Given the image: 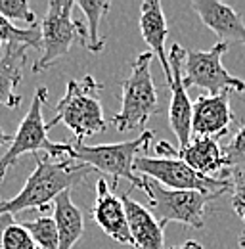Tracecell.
<instances>
[{"label": "cell", "mask_w": 245, "mask_h": 249, "mask_svg": "<svg viewBox=\"0 0 245 249\" xmlns=\"http://www.w3.org/2000/svg\"><path fill=\"white\" fill-rule=\"evenodd\" d=\"M35 159L36 169L25 180L21 192L10 199H0V217H16L27 209H36L44 215L60 194L71 190L75 184H81L94 171L92 167L71 157L52 159L50 156L36 154Z\"/></svg>", "instance_id": "6da1fadb"}, {"label": "cell", "mask_w": 245, "mask_h": 249, "mask_svg": "<svg viewBox=\"0 0 245 249\" xmlns=\"http://www.w3.org/2000/svg\"><path fill=\"white\" fill-rule=\"evenodd\" d=\"M153 136L155 134L152 130H144L134 140L119 144H98V146H87L81 140H77L71 146L69 157L83 165H88L94 171L111 177V190H117L119 180L124 178L132 184V188L144 192V177L136 175L134 161L138 156H142V152L148 150Z\"/></svg>", "instance_id": "7a4b0ae2"}, {"label": "cell", "mask_w": 245, "mask_h": 249, "mask_svg": "<svg viewBox=\"0 0 245 249\" xmlns=\"http://www.w3.org/2000/svg\"><path fill=\"white\" fill-rule=\"evenodd\" d=\"M104 85L92 75H85L81 81L71 79L67 90L56 106V117L48 123V128L56 124H65L77 140H85L92 134L104 132L107 121L104 117V107L100 102V92Z\"/></svg>", "instance_id": "3957f363"}, {"label": "cell", "mask_w": 245, "mask_h": 249, "mask_svg": "<svg viewBox=\"0 0 245 249\" xmlns=\"http://www.w3.org/2000/svg\"><path fill=\"white\" fill-rule=\"evenodd\" d=\"M152 62L153 52H142L130 63V75L122 83L121 109L111 119L119 132L142 128L161 109L150 69Z\"/></svg>", "instance_id": "277c9868"}, {"label": "cell", "mask_w": 245, "mask_h": 249, "mask_svg": "<svg viewBox=\"0 0 245 249\" xmlns=\"http://www.w3.org/2000/svg\"><path fill=\"white\" fill-rule=\"evenodd\" d=\"M48 100V90L44 87H38L33 94L29 111L21 119L18 126V132L14 134V140L8 148V152L0 157V180H4L6 171L25 154L36 156V152H46V156L52 159H67L71 154L69 144H54L48 138V123L42 117V107Z\"/></svg>", "instance_id": "5b68a950"}, {"label": "cell", "mask_w": 245, "mask_h": 249, "mask_svg": "<svg viewBox=\"0 0 245 249\" xmlns=\"http://www.w3.org/2000/svg\"><path fill=\"white\" fill-rule=\"evenodd\" d=\"M75 6L77 2L71 0L48 2V12L40 25L42 33L40 58L33 63V73L50 69L60 58L69 54L75 40H81L85 46H88V31L85 29V23L73 18Z\"/></svg>", "instance_id": "8992f818"}, {"label": "cell", "mask_w": 245, "mask_h": 249, "mask_svg": "<svg viewBox=\"0 0 245 249\" xmlns=\"http://www.w3.org/2000/svg\"><path fill=\"white\" fill-rule=\"evenodd\" d=\"M144 192L148 196V209L165 228L169 222H180L190 228H203L207 205L216 196L193 190H169L152 178L144 177Z\"/></svg>", "instance_id": "52a82bcc"}, {"label": "cell", "mask_w": 245, "mask_h": 249, "mask_svg": "<svg viewBox=\"0 0 245 249\" xmlns=\"http://www.w3.org/2000/svg\"><path fill=\"white\" fill-rule=\"evenodd\" d=\"M134 171L140 177H148L169 190H193L220 197L232 188L230 178H211L195 173L178 156L167 152H157V157L138 156L134 161Z\"/></svg>", "instance_id": "ba28073f"}, {"label": "cell", "mask_w": 245, "mask_h": 249, "mask_svg": "<svg viewBox=\"0 0 245 249\" xmlns=\"http://www.w3.org/2000/svg\"><path fill=\"white\" fill-rule=\"evenodd\" d=\"M230 44L216 42L211 50H186L184 62V85L199 87L209 94L245 92V83L230 75L222 65V56Z\"/></svg>", "instance_id": "9c48e42d"}, {"label": "cell", "mask_w": 245, "mask_h": 249, "mask_svg": "<svg viewBox=\"0 0 245 249\" xmlns=\"http://www.w3.org/2000/svg\"><path fill=\"white\" fill-rule=\"evenodd\" d=\"M184 62H186V50L180 44H173L169 52V63L173 73L171 87V104H169V124L173 134L178 140V150H184L192 142V113L193 104L190 102L188 89L184 85Z\"/></svg>", "instance_id": "30bf717a"}, {"label": "cell", "mask_w": 245, "mask_h": 249, "mask_svg": "<svg viewBox=\"0 0 245 249\" xmlns=\"http://www.w3.org/2000/svg\"><path fill=\"white\" fill-rule=\"evenodd\" d=\"M234 113L230 107V92L201 94L193 102L192 134L195 138H220L226 136Z\"/></svg>", "instance_id": "8fae6325"}, {"label": "cell", "mask_w": 245, "mask_h": 249, "mask_svg": "<svg viewBox=\"0 0 245 249\" xmlns=\"http://www.w3.org/2000/svg\"><path fill=\"white\" fill-rule=\"evenodd\" d=\"M92 218L104 230V234H107L111 240L119 242L122 246L134 248V240L128 228L122 199L113 194V190L104 178L96 182V199L92 203Z\"/></svg>", "instance_id": "7c38bea8"}, {"label": "cell", "mask_w": 245, "mask_h": 249, "mask_svg": "<svg viewBox=\"0 0 245 249\" xmlns=\"http://www.w3.org/2000/svg\"><path fill=\"white\" fill-rule=\"evenodd\" d=\"M192 10L218 36V42H240L245 46V21L232 6L218 0H193Z\"/></svg>", "instance_id": "4fadbf2b"}, {"label": "cell", "mask_w": 245, "mask_h": 249, "mask_svg": "<svg viewBox=\"0 0 245 249\" xmlns=\"http://www.w3.org/2000/svg\"><path fill=\"white\" fill-rule=\"evenodd\" d=\"M140 33H142V38L152 48L153 56H157V60L161 62L165 79L171 85L173 83V73H171L169 54L165 50V42H167V36H169V27H167V19H165L163 6H161L159 0L142 2V6H140Z\"/></svg>", "instance_id": "5bb4252c"}, {"label": "cell", "mask_w": 245, "mask_h": 249, "mask_svg": "<svg viewBox=\"0 0 245 249\" xmlns=\"http://www.w3.org/2000/svg\"><path fill=\"white\" fill-rule=\"evenodd\" d=\"M122 205L126 211L128 228L134 240L136 249H163L165 246V236H163V226L155 220L152 211L144 207L142 203L134 201L130 194H121Z\"/></svg>", "instance_id": "9a60e30c"}, {"label": "cell", "mask_w": 245, "mask_h": 249, "mask_svg": "<svg viewBox=\"0 0 245 249\" xmlns=\"http://www.w3.org/2000/svg\"><path fill=\"white\" fill-rule=\"evenodd\" d=\"M27 48L29 46L23 44L4 46V56L0 58V106L14 109L21 104V94L18 92V89L23 79Z\"/></svg>", "instance_id": "2e32d148"}, {"label": "cell", "mask_w": 245, "mask_h": 249, "mask_svg": "<svg viewBox=\"0 0 245 249\" xmlns=\"http://www.w3.org/2000/svg\"><path fill=\"white\" fill-rule=\"evenodd\" d=\"M178 157L203 177L214 178L216 173L226 171L224 150L220 148L218 138H193L184 150H178Z\"/></svg>", "instance_id": "e0dca14e"}, {"label": "cell", "mask_w": 245, "mask_h": 249, "mask_svg": "<svg viewBox=\"0 0 245 249\" xmlns=\"http://www.w3.org/2000/svg\"><path fill=\"white\" fill-rule=\"evenodd\" d=\"M54 220H56L58 236H60V248L58 249H73V246L85 234V217H83V211L73 203L71 190L63 192L56 197Z\"/></svg>", "instance_id": "ac0fdd59"}, {"label": "cell", "mask_w": 245, "mask_h": 249, "mask_svg": "<svg viewBox=\"0 0 245 249\" xmlns=\"http://www.w3.org/2000/svg\"><path fill=\"white\" fill-rule=\"evenodd\" d=\"M77 8L83 10L88 23V50L90 52H102L105 46V40L100 36V21L102 18L111 10V2L107 0H79Z\"/></svg>", "instance_id": "d6986e66"}, {"label": "cell", "mask_w": 245, "mask_h": 249, "mask_svg": "<svg viewBox=\"0 0 245 249\" xmlns=\"http://www.w3.org/2000/svg\"><path fill=\"white\" fill-rule=\"evenodd\" d=\"M0 249H40L29 230L14 217H0Z\"/></svg>", "instance_id": "ffe728a7"}, {"label": "cell", "mask_w": 245, "mask_h": 249, "mask_svg": "<svg viewBox=\"0 0 245 249\" xmlns=\"http://www.w3.org/2000/svg\"><path fill=\"white\" fill-rule=\"evenodd\" d=\"M29 234L33 236V240L36 242V246L40 249H58L60 248V236H58V226L54 217H40L33 218V220H23L21 222Z\"/></svg>", "instance_id": "44dd1931"}, {"label": "cell", "mask_w": 245, "mask_h": 249, "mask_svg": "<svg viewBox=\"0 0 245 249\" xmlns=\"http://www.w3.org/2000/svg\"><path fill=\"white\" fill-rule=\"evenodd\" d=\"M2 44H23L29 48H40L42 46V33L36 27L19 29L10 19L0 16V46Z\"/></svg>", "instance_id": "7402d4cb"}, {"label": "cell", "mask_w": 245, "mask_h": 249, "mask_svg": "<svg viewBox=\"0 0 245 249\" xmlns=\"http://www.w3.org/2000/svg\"><path fill=\"white\" fill-rule=\"evenodd\" d=\"M226 171H245V123L224 146Z\"/></svg>", "instance_id": "603a6c76"}, {"label": "cell", "mask_w": 245, "mask_h": 249, "mask_svg": "<svg viewBox=\"0 0 245 249\" xmlns=\"http://www.w3.org/2000/svg\"><path fill=\"white\" fill-rule=\"evenodd\" d=\"M0 16L10 21H23L36 25V14L31 10L27 0H0Z\"/></svg>", "instance_id": "cb8c5ba5"}, {"label": "cell", "mask_w": 245, "mask_h": 249, "mask_svg": "<svg viewBox=\"0 0 245 249\" xmlns=\"http://www.w3.org/2000/svg\"><path fill=\"white\" fill-rule=\"evenodd\" d=\"M232 207L236 215L245 220V171H232Z\"/></svg>", "instance_id": "d4e9b609"}, {"label": "cell", "mask_w": 245, "mask_h": 249, "mask_svg": "<svg viewBox=\"0 0 245 249\" xmlns=\"http://www.w3.org/2000/svg\"><path fill=\"white\" fill-rule=\"evenodd\" d=\"M171 249H203V246L197 244V242H193V240H188V242L182 244V246H178V248H171Z\"/></svg>", "instance_id": "484cf974"}, {"label": "cell", "mask_w": 245, "mask_h": 249, "mask_svg": "<svg viewBox=\"0 0 245 249\" xmlns=\"http://www.w3.org/2000/svg\"><path fill=\"white\" fill-rule=\"evenodd\" d=\"M12 140H14V136H10L8 132H4V128L0 126V146H4V144H12Z\"/></svg>", "instance_id": "4316f807"}, {"label": "cell", "mask_w": 245, "mask_h": 249, "mask_svg": "<svg viewBox=\"0 0 245 249\" xmlns=\"http://www.w3.org/2000/svg\"><path fill=\"white\" fill-rule=\"evenodd\" d=\"M240 246H242V248L245 249V232L242 234V236H240Z\"/></svg>", "instance_id": "83f0119b"}]
</instances>
